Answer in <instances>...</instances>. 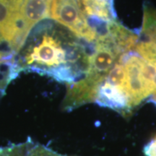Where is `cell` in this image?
<instances>
[{"label":"cell","instance_id":"cell-1","mask_svg":"<svg viewBox=\"0 0 156 156\" xmlns=\"http://www.w3.org/2000/svg\"><path fill=\"white\" fill-rule=\"evenodd\" d=\"M35 27L17 54L20 69L45 74L59 81L70 66L67 50L51 23H39Z\"/></svg>","mask_w":156,"mask_h":156},{"label":"cell","instance_id":"cell-2","mask_svg":"<svg viewBox=\"0 0 156 156\" xmlns=\"http://www.w3.org/2000/svg\"><path fill=\"white\" fill-rule=\"evenodd\" d=\"M49 17L87 41L96 40V34L88 22L83 0H51Z\"/></svg>","mask_w":156,"mask_h":156},{"label":"cell","instance_id":"cell-3","mask_svg":"<svg viewBox=\"0 0 156 156\" xmlns=\"http://www.w3.org/2000/svg\"><path fill=\"white\" fill-rule=\"evenodd\" d=\"M23 0H0V31L17 52L27 38L21 28L20 12Z\"/></svg>","mask_w":156,"mask_h":156},{"label":"cell","instance_id":"cell-4","mask_svg":"<svg viewBox=\"0 0 156 156\" xmlns=\"http://www.w3.org/2000/svg\"><path fill=\"white\" fill-rule=\"evenodd\" d=\"M144 59L136 53L126 54L121 56L119 63L124 65L126 73L124 90L127 93L132 107L138 105L151 95L142 77L141 69Z\"/></svg>","mask_w":156,"mask_h":156},{"label":"cell","instance_id":"cell-5","mask_svg":"<svg viewBox=\"0 0 156 156\" xmlns=\"http://www.w3.org/2000/svg\"><path fill=\"white\" fill-rule=\"evenodd\" d=\"M103 80L104 79L87 73L84 79L73 84L68 89L64 108L71 110L85 103L95 101L98 89Z\"/></svg>","mask_w":156,"mask_h":156},{"label":"cell","instance_id":"cell-6","mask_svg":"<svg viewBox=\"0 0 156 156\" xmlns=\"http://www.w3.org/2000/svg\"><path fill=\"white\" fill-rule=\"evenodd\" d=\"M119 52L112 43L97 41L94 52L87 59V73L105 79L114 67Z\"/></svg>","mask_w":156,"mask_h":156},{"label":"cell","instance_id":"cell-7","mask_svg":"<svg viewBox=\"0 0 156 156\" xmlns=\"http://www.w3.org/2000/svg\"><path fill=\"white\" fill-rule=\"evenodd\" d=\"M95 101L101 106L108 107L122 113H127L132 108L126 91L112 85L105 80L98 89Z\"/></svg>","mask_w":156,"mask_h":156},{"label":"cell","instance_id":"cell-8","mask_svg":"<svg viewBox=\"0 0 156 156\" xmlns=\"http://www.w3.org/2000/svg\"><path fill=\"white\" fill-rule=\"evenodd\" d=\"M50 5L51 0H23L20 19L22 30L26 38L37 24L49 17Z\"/></svg>","mask_w":156,"mask_h":156},{"label":"cell","instance_id":"cell-9","mask_svg":"<svg viewBox=\"0 0 156 156\" xmlns=\"http://www.w3.org/2000/svg\"><path fill=\"white\" fill-rule=\"evenodd\" d=\"M17 54L8 48L0 47V99L12 80L20 73L17 60Z\"/></svg>","mask_w":156,"mask_h":156},{"label":"cell","instance_id":"cell-10","mask_svg":"<svg viewBox=\"0 0 156 156\" xmlns=\"http://www.w3.org/2000/svg\"><path fill=\"white\" fill-rule=\"evenodd\" d=\"M83 3L87 16L105 21L113 20V0H83Z\"/></svg>","mask_w":156,"mask_h":156},{"label":"cell","instance_id":"cell-11","mask_svg":"<svg viewBox=\"0 0 156 156\" xmlns=\"http://www.w3.org/2000/svg\"><path fill=\"white\" fill-rule=\"evenodd\" d=\"M34 142L28 139L25 142L12 144L0 147V156H40L36 153Z\"/></svg>","mask_w":156,"mask_h":156},{"label":"cell","instance_id":"cell-12","mask_svg":"<svg viewBox=\"0 0 156 156\" xmlns=\"http://www.w3.org/2000/svg\"><path fill=\"white\" fill-rule=\"evenodd\" d=\"M126 80V73L125 68L123 64L120 63L115 64L105 78V80L108 83L124 90L125 87Z\"/></svg>","mask_w":156,"mask_h":156},{"label":"cell","instance_id":"cell-13","mask_svg":"<svg viewBox=\"0 0 156 156\" xmlns=\"http://www.w3.org/2000/svg\"><path fill=\"white\" fill-rule=\"evenodd\" d=\"M144 153L146 156H156V136L145 145Z\"/></svg>","mask_w":156,"mask_h":156}]
</instances>
